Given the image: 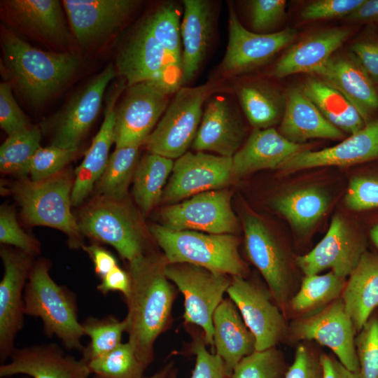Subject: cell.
<instances>
[{"mask_svg": "<svg viewBox=\"0 0 378 378\" xmlns=\"http://www.w3.org/2000/svg\"><path fill=\"white\" fill-rule=\"evenodd\" d=\"M167 264L163 253L150 252L128 263L130 288L125 298L126 332L146 368L153 360L156 340L172 324L176 287L166 276Z\"/></svg>", "mask_w": 378, "mask_h": 378, "instance_id": "1", "label": "cell"}, {"mask_svg": "<svg viewBox=\"0 0 378 378\" xmlns=\"http://www.w3.org/2000/svg\"><path fill=\"white\" fill-rule=\"evenodd\" d=\"M4 64L19 90L39 104L57 92L76 73L80 59L71 52L38 49L6 31L1 37Z\"/></svg>", "mask_w": 378, "mask_h": 378, "instance_id": "2", "label": "cell"}, {"mask_svg": "<svg viewBox=\"0 0 378 378\" xmlns=\"http://www.w3.org/2000/svg\"><path fill=\"white\" fill-rule=\"evenodd\" d=\"M49 271L47 260L34 262L24 290L25 315L40 318L45 335L56 337L66 349L82 352L85 333L78 321L76 296L57 284Z\"/></svg>", "mask_w": 378, "mask_h": 378, "instance_id": "3", "label": "cell"}, {"mask_svg": "<svg viewBox=\"0 0 378 378\" xmlns=\"http://www.w3.org/2000/svg\"><path fill=\"white\" fill-rule=\"evenodd\" d=\"M150 232L169 264L188 263L231 276H246L247 267L233 234L172 230L155 224Z\"/></svg>", "mask_w": 378, "mask_h": 378, "instance_id": "4", "label": "cell"}, {"mask_svg": "<svg viewBox=\"0 0 378 378\" xmlns=\"http://www.w3.org/2000/svg\"><path fill=\"white\" fill-rule=\"evenodd\" d=\"M74 182L70 172L63 170L40 181L22 177L14 183L12 191L27 224L57 229L67 235L70 246L77 248L83 244L77 220L71 211Z\"/></svg>", "mask_w": 378, "mask_h": 378, "instance_id": "5", "label": "cell"}, {"mask_svg": "<svg viewBox=\"0 0 378 378\" xmlns=\"http://www.w3.org/2000/svg\"><path fill=\"white\" fill-rule=\"evenodd\" d=\"M125 200L98 195L82 209L77 222L82 234L111 245L130 263L149 252L141 221Z\"/></svg>", "mask_w": 378, "mask_h": 378, "instance_id": "6", "label": "cell"}, {"mask_svg": "<svg viewBox=\"0 0 378 378\" xmlns=\"http://www.w3.org/2000/svg\"><path fill=\"white\" fill-rule=\"evenodd\" d=\"M220 88L214 81L180 88L144 144L149 153L176 160L188 152L200 127L204 102Z\"/></svg>", "mask_w": 378, "mask_h": 378, "instance_id": "7", "label": "cell"}, {"mask_svg": "<svg viewBox=\"0 0 378 378\" xmlns=\"http://www.w3.org/2000/svg\"><path fill=\"white\" fill-rule=\"evenodd\" d=\"M165 274L184 297V324L201 329L206 344L213 347L214 314L232 276L188 263H167Z\"/></svg>", "mask_w": 378, "mask_h": 378, "instance_id": "8", "label": "cell"}, {"mask_svg": "<svg viewBox=\"0 0 378 378\" xmlns=\"http://www.w3.org/2000/svg\"><path fill=\"white\" fill-rule=\"evenodd\" d=\"M173 92L170 88L153 81L127 87L115 108V148L143 145L164 113L169 96Z\"/></svg>", "mask_w": 378, "mask_h": 378, "instance_id": "9", "label": "cell"}, {"mask_svg": "<svg viewBox=\"0 0 378 378\" xmlns=\"http://www.w3.org/2000/svg\"><path fill=\"white\" fill-rule=\"evenodd\" d=\"M116 72L127 87L153 81L176 92L181 85V69L151 34L141 24L120 49L116 59Z\"/></svg>", "mask_w": 378, "mask_h": 378, "instance_id": "10", "label": "cell"}, {"mask_svg": "<svg viewBox=\"0 0 378 378\" xmlns=\"http://www.w3.org/2000/svg\"><path fill=\"white\" fill-rule=\"evenodd\" d=\"M244 246L250 261L265 279L275 302L285 314L293 296V276L288 255L258 216H244Z\"/></svg>", "mask_w": 378, "mask_h": 378, "instance_id": "11", "label": "cell"}, {"mask_svg": "<svg viewBox=\"0 0 378 378\" xmlns=\"http://www.w3.org/2000/svg\"><path fill=\"white\" fill-rule=\"evenodd\" d=\"M227 294L255 339V351L276 346L288 332L285 314L270 290L245 276H232Z\"/></svg>", "mask_w": 378, "mask_h": 378, "instance_id": "12", "label": "cell"}, {"mask_svg": "<svg viewBox=\"0 0 378 378\" xmlns=\"http://www.w3.org/2000/svg\"><path fill=\"white\" fill-rule=\"evenodd\" d=\"M290 331L296 340H314L329 348L348 369L359 372L355 344L356 330L341 298L295 320Z\"/></svg>", "mask_w": 378, "mask_h": 378, "instance_id": "13", "label": "cell"}, {"mask_svg": "<svg viewBox=\"0 0 378 378\" xmlns=\"http://www.w3.org/2000/svg\"><path fill=\"white\" fill-rule=\"evenodd\" d=\"M161 225L172 230L233 234L238 227L227 190L204 192L163 208Z\"/></svg>", "mask_w": 378, "mask_h": 378, "instance_id": "14", "label": "cell"}, {"mask_svg": "<svg viewBox=\"0 0 378 378\" xmlns=\"http://www.w3.org/2000/svg\"><path fill=\"white\" fill-rule=\"evenodd\" d=\"M233 177L232 158L188 151L174 161L162 200L175 204L201 192L221 190Z\"/></svg>", "mask_w": 378, "mask_h": 378, "instance_id": "15", "label": "cell"}, {"mask_svg": "<svg viewBox=\"0 0 378 378\" xmlns=\"http://www.w3.org/2000/svg\"><path fill=\"white\" fill-rule=\"evenodd\" d=\"M4 274L0 281V363L16 349L15 342L24 322V290L34 262L31 256L6 246L0 250Z\"/></svg>", "mask_w": 378, "mask_h": 378, "instance_id": "16", "label": "cell"}, {"mask_svg": "<svg viewBox=\"0 0 378 378\" xmlns=\"http://www.w3.org/2000/svg\"><path fill=\"white\" fill-rule=\"evenodd\" d=\"M296 34L297 31L290 28L268 34L251 31L241 24L230 6L228 41L220 64L221 73L227 76H234L263 65L288 46Z\"/></svg>", "mask_w": 378, "mask_h": 378, "instance_id": "17", "label": "cell"}, {"mask_svg": "<svg viewBox=\"0 0 378 378\" xmlns=\"http://www.w3.org/2000/svg\"><path fill=\"white\" fill-rule=\"evenodd\" d=\"M116 73L113 66L108 64L71 97L55 116L51 145L78 149L97 117L105 90Z\"/></svg>", "mask_w": 378, "mask_h": 378, "instance_id": "18", "label": "cell"}, {"mask_svg": "<svg viewBox=\"0 0 378 378\" xmlns=\"http://www.w3.org/2000/svg\"><path fill=\"white\" fill-rule=\"evenodd\" d=\"M135 0H64L62 4L76 41L90 46L119 29L139 4Z\"/></svg>", "mask_w": 378, "mask_h": 378, "instance_id": "19", "label": "cell"}, {"mask_svg": "<svg viewBox=\"0 0 378 378\" xmlns=\"http://www.w3.org/2000/svg\"><path fill=\"white\" fill-rule=\"evenodd\" d=\"M365 252L361 240L352 232L344 220L335 216L324 237L309 253L296 258V264L304 276L330 269L346 278Z\"/></svg>", "mask_w": 378, "mask_h": 378, "instance_id": "20", "label": "cell"}, {"mask_svg": "<svg viewBox=\"0 0 378 378\" xmlns=\"http://www.w3.org/2000/svg\"><path fill=\"white\" fill-rule=\"evenodd\" d=\"M17 374L31 378H90L91 372L82 359L66 354L55 343L15 349L10 361L0 365V377Z\"/></svg>", "mask_w": 378, "mask_h": 378, "instance_id": "21", "label": "cell"}, {"mask_svg": "<svg viewBox=\"0 0 378 378\" xmlns=\"http://www.w3.org/2000/svg\"><path fill=\"white\" fill-rule=\"evenodd\" d=\"M378 158V119L340 144L321 150L299 152L281 167L285 172L323 166H346Z\"/></svg>", "mask_w": 378, "mask_h": 378, "instance_id": "22", "label": "cell"}, {"mask_svg": "<svg viewBox=\"0 0 378 378\" xmlns=\"http://www.w3.org/2000/svg\"><path fill=\"white\" fill-rule=\"evenodd\" d=\"M209 99L192 144L195 151H211L232 158L240 148L244 130L229 100L222 96Z\"/></svg>", "mask_w": 378, "mask_h": 378, "instance_id": "23", "label": "cell"}, {"mask_svg": "<svg viewBox=\"0 0 378 378\" xmlns=\"http://www.w3.org/2000/svg\"><path fill=\"white\" fill-rule=\"evenodd\" d=\"M313 74L341 92L368 123L369 115L378 108V93L354 55L331 56Z\"/></svg>", "mask_w": 378, "mask_h": 378, "instance_id": "24", "label": "cell"}, {"mask_svg": "<svg viewBox=\"0 0 378 378\" xmlns=\"http://www.w3.org/2000/svg\"><path fill=\"white\" fill-rule=\"evenodd\" d=\"M307 145L293 143L273 127L255 129L244 145L232 157L234 177L266 169H281Z\"/></svg>", "mask_w": 378, "mask_h": 378, "instance_id": "25", "label": "cell"}, {"mask_svg": "<svg viewBox=\"0 0 378 378\" xmlns=\"http://www.w3.org/2000/svg\"><path fill=\"white\" fill-rule=\"evenodd\" d=\"M181 24V85L188 83L204 59L214 31V10L205 0H183Z\"/></svg>", "mask_w": 378, "mask_h": 378, "instance_id": "26", "label": "cell"}, {"mask_svg": "<svg viewBox=\"0 0 378 378\" xmlns=\"http://www.w3.org/2000/svg\"><path fill=\"white\" fill-rule=\"evenodd\" d=\"M213 325V348L230 377L240 360L255 351V339L229 298H224L216 308Z\"/></svg>", "mask_w": 378, "mask_h": 378, "instance_id": "27", "label": "cell"}, {"mask_svg": "<svg viewBox=\"0 0 378 378\" xmlns=\"http://www.w3.org/2000/svg\"><path fill=\"white\" fill-rule=\"evenodd\" d=\"M122 86L108 97L104 118L93 138L80 164L75 169L71 192V204L78 206L88 196L102 176L109 159V150L114 143L115 105Z\"/></svg>", "mask_w": 378, "mask_h": 378, "instance_id": "28", "label": "cell"}, {"mask_svg": "<svg viewBox=\"0 0 378 378\" xmlns=\"http://www.w3.org/2000/svg\"><path fill=\"white\" fill-rule=\"evenodd\" d=\"M351 30L332 28L304 38L276 62L271 74L277 78L298 73L313 74L347 39Z\"/></svg>", "mask_w": 378, "mask_h": 378, "instance_id": "29", "label": "cell"}, {"mask_svg": "<svg viewBox=\"0 0 378 378\" xmlns=\"http://www.w3.org/2000/svg\"><path fill=\"white\" fill-rule=\"evenodd\" d=\"M279 132L300 144L312 139H340L344 136L299 88H292L287 93Z\"/></svg>", "mask_w": 378, "mask_h": 378, "instance_id": "30", "label": "cell"}, {"mask_svg": "<svg viewBox=\"0 0 378 378\" xmlns=\"http://www.w3.org/2000/svg\"><path fill=\"white\" fill-rule=\"evenodd\" d=\"M10 18L22 29L55 45L69 38L61 4L57 0H10L4 1Z\"/></svg>", "mask_w": 378, "mask_h": 378, "instance_id": "31", "label": "cell"}, {"mask_svg": "<svg viewBox=\"0 0 378 378\" xmlns=\"http://www.w3.org/2000/svg\"><path fill=\"white\" fill-rule=\"evenodd\" d=\"M341 298L356 332L378 307V255L365 251L348 276Z\"/></svg>", "mask_w": 378, "mask_h": 378, "instance_id": "32", "label": "cell"}, {"mask_svg": "<svg viewBox=\"0 0 378 378\" xmlns=\"http://www.w3.org/2000/svg\"><path fill=\"white\" fill-rule=\"evenodd\" d=\"M301 90L321 114L340 130L351 135L368 124L356 106L341 92L326 82L308 78Z\"/></svg>", "mask_w": 378, "mask_h": 378, "instance_id": "33", "label": "cell"}, {"mask_svg": "<svg viewBox=\"0 0 378 378\" xmlns=\"http://www.w3.org/2000/svg\"><path fill=\"white\" fill-rule=\"evenodd\" d=\"M174 164V160L152 153L139 161L132 179V195L142 214H148L162 200Z\"/></svg>", "mask_w": 378, "mask_h": 378, "instance_id": "34", "label": "cell"}, {"mask_svg": "<svg viewBox=\"0 0 378 378\" xmlns=\"http://www.w3.org/2000/svg\"><path fill=\"white\" fill-rule=\"evenodd\" d=\"M328 204L327 195L315 187L295 190L273 201L274 209L300 232L314 226L327 210Z\"/></svg>", "mask_w": 378, "mask_h": 378, "instance_id": "35", "label": "cell"}, {"mask_svg": "<svg viewBox=\"0 0 378 378\" xmlns=\"http://www.w3.org/2000/svg\"><path fill=\"white\" fill-rule=\"evenodd\" d=\"M346 279L332 271L325 274L306 275L290 299L288 307L295 313L304 315L317 311L341 298Z\"/></svg>", "mask_w": 378, "mask_h": 378, "instance_id": "36", "label": "cell"}, {"mask_svg": "<svg viewBox=\"0 0 378 378\" xmlns=\"http://www.w3.org/2000/svg\"><path fill=\"white\" fill-rule=\"evenodd\" d=\"M237 94L247 119L255 129L270 128L281 118L282 99L269 85L244 84L237 88Z\"/></svg>", "mask_w": 378, "mask_h": 378, "instance_id": "37", "label": "cell"}, {"mask_svg": "<svg viewBox=\"0 0 378 378\" xmlns=\"http://www.w3.org/2000/svg\"><path fill=\"white\" fill-rule=\"evenodd\" d=\"M141 144H132L115 148L110 155L105 170L97 183L99 195L125 200L130 182L139 162Z\"/></svg>", "mask_w": 378, "mask_h": 378, "instance_id": "38", "label": "cell"}, {"mask_svg": "<svg viewBox=\"0 0 378 378\" xmlns=\"http://www.w3.org/2000/svg\"><path fill=\"white\" fill-rule=\"evenodd\" d=\"M41 132L38 127L8 136L0 147L1 172L21 178L29 174L31 158L41 147Z\"/></svg>", "mask_w": 378, "mask_h": 378, "instance_id": "39", "label": "cell"}, {"mask_svg": "<svg viewBox=\"0 0 378 378\" xmlns=\"http://www.w3.org/2000/svg\"><path fill=\"white\" fill-rule=\"evenodd\" d=\"M81 325L85 335L90 339L81 352V358L86 363L106 354L121 344L127 328L125 318L120 321L112 315L102 318L88 317Z\"/></svg>", "mask_w": 378, "mask_h": 378, "instance_id": "40", "label": "cell"}, {"mask_svg": "<svg viewBox=\"0 0 378 378\" xmlns=\"http://www.w3.org/2000/svg\"><path fill=\"white\" fill-rule=\"evenodd\" d=\"M146 27L181 69L182 42L180 13L172 3L156 9L144 21Z\"/></svg>", "mask_w": 378, "mask_h": 378, "instance_id": "41", "label": "cell"}, {"mask_svg": "<svg viewBox=\"0 0 378 378\" xmlns=\"http://www.w3.org/2000/svg\"><path fill=\"white\" fill-rule=\"evenodd\" d=\"M87 365L91 374L104 378H143L146 368L129 342L120 344Z\"/></svg>", "mask_w": 378, "mask_h": 378, "instance_id": "42", "label": "cell"}, {"mask_svg": "<svg viewBox=\"0 0 378 378\" xmlns=\"http://www.w3.org/2000/svg\"><path fill=\"white\" fill-rule=\"evenodd\" d=\"M284 359L280 351L272 347L255 351L242 358L230 378H282Z\"/></svg>", "mask_w": 378, "mask_h": 378, "instance_id": "43", "label": "cell"}, {"mask_svg": "<svg viewBox=\"0 0 378 378\" xmlns=\"http://www.w3.org/2000/svg\"><path fill=\"white\" fill-rule=\"evenodd\" d=\"M361 378H378V317L370 316L355 339Z\"/></svg>", "mask_w": 378, "mask_h": 378, "instance_id": "44", "label": "cell"}, {"mask_svg": "<svg viewBox=\"0 0 378 378\" xmlns=\"http://www.w3.org/2000/svg\"><path fill=\"white\" fill-rule=\"evenodd\" d=\"M76 149H64L52 145L40 147L31 159L29 174L31 180L40 181L51 178L63 171L74 158Z\"/></svg>", "mask_w": 378, "mask_h": 378, "instance_id": "45", "label": "cell"}, {"mask_svg": "<svg viewBox=\"0 0 378 378\" xmlns=\"http://www.w3.org/2000/svg\"><path fill=\"white\" fill-rule=\"evenodd\" d=\"M191 335V352L195 355V365L191 378H226L225 368L222 359L215 353H210L206 347L203 332L195 326L186 325ZM168 378H176L172 377Z\"/></svg>", "mask_w": 378, "mask_h": 378, "instance_id": "46", "label": "cell"}, {"mask_svg": "<svg viewBox=\"0 0 378 378\" xmlns=\"http://www.w3.org/2000/svg\"><path fill=\"white\" fill-rule=\"evenodd\" d=\"M0 242L10 245L31 257L40 252L38 241L20 227L14 211L7 206L0 210Z\"/></svg>", "mask_w": 378, "mask_h": 378, "instance_id": "47", "label": "cell"}, {"mask_svg": "<svg viewBox=\"0 0 378 378\" xmlns=\"http://www.w3.org/2000/svg\"><path fill=\"white\" fill-rule=\"evenodd\" d=\"M0 127L8 136L31 127L13 97L11 86L6 82L0 83Z\"/></svg>", "mask_w": 378, "mask_h": 378, "instance_id": "48", "label": "cell"}, {"mask_svg": "<svg viewBox=\"0 0 378 378\" xmlns=\"http://www.w3.org/2000/svg\"><path fill=\"white\" fill-rule=\"evenodd\" d=\"M344 201L346 206L354 211L378 207V178L367 176L352 178Z\"/></svg>", "mask_w": 378, "mask_h": 378, "instance_id": "49", "label": "cell"}, {"mask_svg": "<svg viewBox=\"0 0 378 378\" xmlns=\"http://www.w3.org/2000/svg\"><path fill=\"white\" fill-rule=\"evenodd\" d=\"M253 29L265 34L275 26L285 15L286 1L253 0L248 2Z\"/></svg>", "mask_w": 378, "mask_h": 378, "instance_id": "50", "label": "cell"}, {"mask_svg": "<svg viewBox=\"0 0 378 378\" xmlns=\"http://www.w3.org/2000/svg\"><path fill=\"white\" fill-rule=\"evenodd\" d=\"M365 0H319L304 8L301 16L304 20H317L346 17Z\"/></svg>", "mask_w": 378, "mask_h": 378, "instance_id": "51", "label": "cell"}, {"mask_svg": "<svg viewBox=\"0 0 378 378\" xmlns=\"http://www.w3.org/2000/svg\"><path fill=\"white\" fill-rule=\"evenodd\" d=\"M282 378H323L320 356L304 344H299L294 360Z\"/></svg>", "mask_w": 378, "mask_h": 378, "instance_id": "52", "label": "cell"}, {"mask_svg": "<svg viewBox=\"0 0 378 378\" xmlns=\"http://www.w3.org/2000/svg\"><path fill=\"white\" fill-rule=\"evenodd\" d=\"M351 49L370 78L378 84V42L358 41L354 43Z\"/></svg>", "mask_w": 378, "mask_h": 378, "instance_id": "53", "label": "cell"}, {"mask_svg": "<svg viewBox=\"0 0 378 378\" xmlns=\"http://www.w3.org/2000/svg\"><path fill=\"white\" fill-rule=\"evenodd\" d=\"M130 288V277L128 272L118 265L101 279L97 289L104 295L110 292H120L125 298Z\"/></svg>", "mask_w": 378, "mask_h": 378, "instance_id": "54", "label": "cell"}, {"mask_svg": "<svg viewBox=\"0 0 378 378\" xmlns=\"http://www.w3.org/2000/svg\"><path fill=\"white\" fill-rule=\"evenodd\" d=\"M82 248L92 259L94 272L101 279L118 265L115 258L111 252L96 244L83 245Z\"/></svg>", "mask_w": 378, "mask_h": 378, "instance_id": "55", "label": "cell"}, {"mask_svg": "<svg viewBox=\"0 0 378 378\" xmlns=\"http://www.w3.org/2000/svg\"><path fill=\"white\" fill-rule=\"evenodd\" d=\"M320 361L323 378H361L359 372H354L344 366L337 358L321 354Z\"/></svg>", "mask_w": 378, "mask_h": 378, "instance_id": "56", "label": "cell"}, {"mask_svg": "<svg viewBox=\"0 0 378 378\" xmlns=\"http://www.w3.org/2000/svg\"><path fill=\"white\" fill-rule=\"evenodd\" d=\"M353 22H369L378 20V0H365L354 11L346 17Z\"/></svg>", "mask_w": 378, "mask_h": 378, "instance_id": "57", "label": "cell"}, {"mask_svg": "<svg viewBox=\"0 0 378 378\" xmlns=\"http://www.w3.org/2000/svg\"><path fill=\"white\" fill-rule=\"evenodd\" d=\"M171 366L170 363L154 374L150 377H144L143 378H168L172 370Z\"/></svg>", "mask_w": 378, "mask_h": 378, "instance_id": "58", "label": "cell"}, {"mask_svg": "<svg viewBox=\"0 0 378 378\" xmlns=\"http://www.w3.org/2000/svg\"><path fill=\"white\" fill-rule=\"evenodd\" d=\"M370 237L374 245L378 248V225L374 226L370 230Z\"/></svg>", "mask_w": 378, "mask_h": 378, "instance_id": "59", "label": "cell"}, {"mask_svg": "<svg viewBox=\"0 0 378 378\" xmlns=\"http://www.w3.org/2000/svg\"><path fill=\"white\" fill-rule=\"evenodd\" d=\"M92 378H104L98 375L93 374Z\"/></svg>", "mask_w": 378, "mask_h": 378, "instance_id": "60", "label": "cell"}, {"mask_svg": "<svg viewBox=\"0 0 378 378\" xmlns=\"http://www.w3.org/2000/svg\"><path fill=\"white\" fill-rule=\"evenodd\" d=\"M23 378V377H22ZM27 378V377H26Z\"/></svg>", "mask_w": 378, "mask_h": 378, "instance_id": "61", "label": "cell"}]
</instances>
